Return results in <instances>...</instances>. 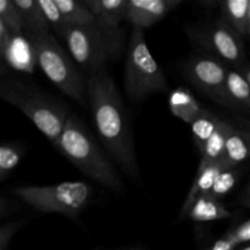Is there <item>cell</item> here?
<instances>
[{"label": "cell", "instance_id": "1", "mask_svg": "<svg viewBox=\"0 0 250 250\" xmlns=\"http://www.w3.org/2000/svg\"><path fill=\"white\" fill-rule=\"evenodd\" d=\"M88 99L100 141L122 171L141 178L128 115L111 76L103 70L85 81Z\"/></svg>", "mask_w": 250, "mask_h": 250}, {"label": "cell", "instance_id": "2", "mask_svg": "<svg viewBox=\"0 0 250 250\" xmlns=\"http://www.w3.org/2000/svg\"><path fill=\"white\" fill-rule=\"evenodd\" d=\"M54 146L90 180L112 192L122 190V182L114 166L77 116L70 115Z\"/></svg>", "mask_w": 250, "mask_h": 250}, {"label": "cell", "instance_id": "3", "mask_svg": "<svg viewBox=\"0 0 250 250\" xmlns=\"http://www.w3.org/2000/svg\"><path fill=\"white\" fill-rule=\"evenodd\" d=\"M0 97L21 110L53 144L61 136L70 117L66 107L58 100L49 97L34 84L17 78H2Z\"/></svg>", "mask_w": 250, "mask_h": 250}, {"label": "cell", "instance_id": "4", "mask_svg": "<svg viewBox=\"0 0 250 250\" xmlns=\"http://www.w3.org/2000/svg\"><path fill=\"white\" fill-rule=\"evenodd\" d=\"M34 61L63 94L84 104V83L66 51L50 33L28 34Z\"/></svg>", "mask_w": 250, "mask_h": 250}, {"label": "cell", "instance_id": "5", "mask_svg": "<svg viewBox=\"0 0 250 250\" xmlns=\"http://www.w3.org/2000/svg\"><path fill=\"white\" fill-rule=\"evenodd\" d=\"M125 87L129 100L139 102L153 93L165 92L167 81L151 55L144 31L133 28L127 51Z\"/></svg>", "mask_w": 250, "mask_h": 250}, {"label": "cell", "instance_id": "6", "mask_svg": "<svg viewBox=\"0 0 250 250\" xmlns=\"http://www.w3.org/2000/svg\"><path fill=\"white\" fill-rule=\"evenodd\" d=\"M14 195L42 212H56L77 219L92 198V187L82 181L53 186H24L12 190Z\"/></svg>", "mask_w": 250, "mask_h": 250}, {"label": "cell", "instance_id": "7", "mask_svg": "<svg viewBox=\"0 0 250 250\" xmlns=\"http://www.w3.org/2000/svg\"><path fill=\"white\" fill-rule=\"evenodd\" d=\"M63 39L73 60L89 76L105 70V62L112 58L107 42L97 26H70Z\"/></svg>", "mask_w": 250, "mask_h": 250}, {"label": "cell", "instance_id": "8", "mask_svg": "<svg viewBox=\"0 0 250 250\" xmlns=\"http://www.w3.org/2000/svg\"><path fill=\"white\" fill-rule=\"evenodd\" d=\"M186 71L189 80L209 97L220 104L231 105L226 92L229 70L221 61L210 56H198L188 62Z\"/></svg>", "mask_w": 250, "mask_h": 250}, {"label": "cell", "instance_id": "9", "mask_svg": "<svg viewBox=\"0 0 250 250\" xmlns=\"http://www.w3.org/2000/svg\"><path fill=\"white\" fill-rule=\"evenodd\" d=\"M97 19V27L107 42L114 58L121 46L120 23L126 20L128 0H83Z\"/></svg>", "mask_w": 250, "mask_h": 250}, {"label": "cell", "instance_id": "10", "mask_svg": "<svg viewBox=\"0 0 250 250\" xmlns=\"http://www.w3.org/2000/svg\"><path fill=\"white\" fill-rule=\"evenodd\" d=\"M181 4L182 0H128L126 21L133 24V28L144 31Z\"/></svg>", "mask_w": 250, "mask_h": 250}, {"label": "cell", "instance_id": "11", "mask_svg": "<svg viewBox=\"0 0 250 250\" xmlns=\"http://www.w3.org/2000/svg\"><path fill=\"white\" fill-rule=\"evenodd\" d=\"M239 37L241 36L226 21H221L210 28L203 42L222 60L238 63L243 59V45Z\"/></svg>", "mask_w": 250, "mask_h": 250}, {"label": "cell", "instance_id": "12", "mask_svg": "<svg viewBox=\"0 0 250 250\" xmlns=\"http://www.w3.org/2000/svg\"><path fill=\"white\" fill-rule=\"evenodd\" d=\"M227 167H233V166L229 165L225 159L217 161V163L200 164L199 167H198L197 176L194 178V182L192 185V188H190L189 193L187 195V199H186L185 204H183L181 216H187L188 211L193 207L195 200L199 197H202V195L208 194L210 192V189L212 188L220 173L224 170H226Z\"/></svg>", "mask_w": 250, "mask_h": 250}, {"label": "cell", "instance_id": "13", "mask_svg": "<svg viewBox=\"0 0 250 250\" xmlns=\"http://www.w3.org/2000/svg\"><path fill=\"white\" fill-rule=\"evenodd\" d=\"M24 22V31L28 34L49 33V22L42 10L39 0H14Z\"/></svg>", "mask_w": 250, "mask_h": 250}, {"label": "cell", "instance_id": "14", "mask_svg": "<svg viewBox=\"0 0 250 250\" xmlns=\"http://www.w3.org/2000/svg\"><path fill=\"white\" fill-rule=\"evenodd\" d=\"M170 110L176 117L187 124H192L203 111L199 103L185 88H177L172 90L168 98Z\"/></svg>", "mask_w": 250, "mask_h": 250}, {"label": "cell", "instance_id": "15", "mask_svg": "<svg viewBox=\"0 0 250 250\" xmlns=\"http://www.w3.org/2000/svg\"><path fill=\"white\" fill-rule=\"evenodd\" d=\"M229 211L220 200L214 199L208 194L202 195L195 200L188 211L187 216L197 222H211L229 217Z\"/></svg>", "mask_w": 250, "mask_h": 250}, {"label": "cell", "instance_id": "16", "mask_svg": "<svg viewBox=\"0 0 250 250\" xmlns=\"http://www.w3.org/2000/svg\"><path fill=\"white\" fill-rule=\"evenodd\" d=\"M250 156L249 142L244 137L243 132L229 124L226 132V148L225 160L233 167L248 160Z\"/></svg>", "mask_w": 250, "mask_h": 250}, {"label": "cell", "instance_id": "17", "mask_svg": "<svg viewBox=\"0 0 250 250\" xmlns=\"http://www.w3.org/2000/svg\"><path fill=\"white\" fill-rule=\"evenodd\" d=\"M56 5L62 12L66 22L70 26L77 27H95L97 19L92 14L83 0H55Z\"/></svg>", "mask_w": 250, "mask_h": 250}, {"label": "cell", "instance_id": "18", "mask_svg": "<svg viewBox=\"0 0 250 250\" xmlns=\"http://www.w3.org/2000/svg\"><path fill=\"white\" fill-rule=\"evenodd\" d=\"M250 0H225L220 1V9L225 15V21L239 34L247 36L248 10Z\"/></svg>", "mask_w": 250, "mask_h": 250}, {"label": "cell", "instance_id": "19", "mask_svg": "<svg viewBox=\"0 0 250 250\" xmlns=\"http://www.w3.org/2000/svg\"><path fill=\"white\" fill-rule=\"evenodd\" d=\"M226 92L231 105H241L250 109V83L246 76L237 71L229 70Z\"/></svg>", "mask_w": 250, "mask_h": 250}, {"label": "cell", "instance_id": "20", "mask_svg": "<svg viewBox=\"0 0 250 250\" xmlns=\"http://www.w3.org/2000/svg\"><path fill=\"white\" fill-rule=\"evenodd\" d=\"M220 124H221V119L220 117H217L216 115H214L212 112L204 109L200 112L199 116L190 124L194 142L197 144L199 151L203 150L207 142L217 131Z\"/></svg>", "mask_w": 250, "mask_h": 250}, {"label": "cell", "instance_id": "21", "mask_svg": "<svg viewBox=\"0 0 250 250\" xmlns=\"http://www.w3.org/2000/svg\"><path fill=\"white\" fill-rule=\"evenodd\" d=\"M229 122L221 120L217 131L212 134L211 138L207 142L203 150L200 151V164H212L225 159V148H226V132Z\"/></svg>", "mask_w": 250, "mask_h": 250}, {"label": "cell", "instance_id": "22", "mask_svg": "<svg viewBox=\"0 0 250 250\" xmlns=\"http://www.w3.org/2000/svg\"><path fill=\"white\" fill-rule=\"evenodd\" d=\"M0 22L4 23L15 37H21L24 32L23 19L14 0H0Z\"/></svg>", "mask_w": 250, "mask_h": 250}, {"label": "cell", "instance_id": "23", "mask_svg": "<svg viewBox=\"0 0 250 250\" xmlns=\"http://www.w3.org/2000/svg\"><path fill=\"white\" fill-rule=\"evenodd\" d=\"M239 178V171L237 167H227L226 170L222 171L217 180L215 181L214 186L208 193V195L214 199L220 200L222 197L231 192L234 186L237 185Z\"/></svg>", "mask_w": 250, "mask_h": 250}, {"label": "cell", "instance_id": "24", "mask_svg": "<svg viewBox=\"0 0 250 250\" xmlns=\"http://www.w3.org/2000/svg\"><path fill=\"white\" fill-rule=\"evenodd\" d=\"M39 4H41L42 10H43L51 28L56 32L59 37L63 39L70 24L66 22L65 17L56 5L55 0H39Z\"/></svg>", "mask_w": 250, "mask_h": 250}, {"label": "cell", "instance_id": "25", "mask_svg": "<svg viewBox=\"0 0 250 250\" xmlns=\"http://www.w3.org/2000/svg\"><path fill=\"white\" fill-rule=\"evenodd\" d=\"M22 159V149L14 144L0 146V180L4 181Z\"/></svg>", "mask_w": 250, "mask_h": 250}, {"label": "cell", "instance_id": "26", "mask_svg": "<svg viewBox=\"0 0 250 250\" xmlns=\"http://www.w3.org/2000/svg\"><path fill=\"white\" fill-rule=\"evenodd\" d=\"M21 226L22 222H10V224L2 225L0 229V250L7 249L10 241Z\"/></svg>", "mask_w": 250, "mask_h": 250}, {"label": "cell", "instance_id": "27", "mask_svg": "<svg viewBox=\"0 0 250 250\" xmlns=\"http://www.w3.org/2000/svg\"><path fill=\"white\" fill-rule=\"evenodd\" d=\"M229 237L232 238V241L238 246V244L247 243L250 242V220L243 222L239 226H237L236 229H231L229 232H227Z\"/></svg>", "mask_w": 250, "mask_h": 250}, {"label": "cell", "instance_id": "28", "mask_svg": "<svg viewBox=\"0 0 250 250\" xmlns=\"http://www.w3.org/2000/svg\"><path fill=\"white\" fill-rule=\"evenodd\" d=\"M236 247L237 244L234 243V242L232 241L231 237L226 233L222 238H220L219 241L215 242L209 250H234Z\"/></svg>", "mask_w": 250, "mask_h": 250}, {"label": "cell", "instance_id": "29", "mask_svg": "<svg viewBox=\"0 0 250 250\" xmlns=\"http://www.w3.org/2000/svg\"><path fill=\"white\" fill-rule=\"evenodd\" d=\"M239 129L243 132L244 137H246L247 141L249 142V146H250V126H243L242 128H239Z\"/></svg>", "mask_w": 250, "mask_h": 250}, {"label": "cell", "instance_id": "30", "mask_svg": "<svg viewBox=\"0 0 250 250\" xmlns=\"http://www.w3.org/2000/svg\"><path fill=\"white\" fill-rule=\"evenodd\" d=\"M247 36H250V2H249V10H248V24H247Z\"/></svg>", "mask_w": 250, "mask_h": 250}, {"label": "cell", "instance_id": "31", "mask_svg": "<svg viewBox=\"0 0 250 250\" xmlns=\"http://www.w3.org/2000/svg\"><path fill=\"white\" fill-rule=\"evenodd\" d=\"M243 200H250V185L247 188L246 193H244V199Z\"/></svg>", "mask_w": 250, "mask_h": 250}, {"label": "cell", "instance_id": "32", "mask_svg": "<svg viewBox=\"0 0 250 250\" xmlns=\"http://www.w3.org/2000/svg\"><path fill=\"white\" fill-rule=\"evenodd\" d=\"M244 76H246V78L249 81V83H250V68H247V70L244 71Z\"/></svg>", "mask_w": 250, "mask_h": 250}, {"label": "cell", "instance_id": "33", "mask_svg": "<svg viewBox=\"0 0 250 250\" xmlns=\"http://www.w3.org/2000/svg\"><path fill=\"white\" fill-rule=\"evenodd\" d=\"M243 204L246 205V207L250 208V200H243Z\"/></svg>", "mask_w": 250, "mask_h": 250}, {"label": "cell", "instance_id": "34", "mask_svg": "<svg viewBox=\"0 0 250 250\" xmlns=\"http://www.w3.org/2000/svg\"><path fill=\"white\" fill-rule=\"evenodd\" d=\"M241 250H250V246L246 247V248H243V249H241Z\"/></svg>", "mask_w": 250, "mask_h": 250}]
</instances>
